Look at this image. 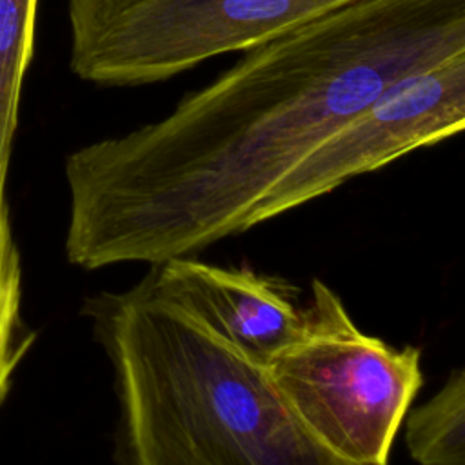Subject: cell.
Segmentation results:
<instances>
[{
  "mask_svg": "<svg viewBox=\"0 0 465 465\" xmlns=\"http://www.w3.org/2000/svg\"><path fill=\"white\" fill-rule=\"evenodd\" d=\"M456 53L465 0H356L243 51L167 116L65 158L67 260L158 265L292 211L327 134Z\"/></svg>",
  "mask_w": 465,
  "mask_h": 465,
  "instance_id": "6da1fadb",
  "label": "cell"
},
{
  "mask_svg": "<svg viewBox=\"0 0 465 465\" xmlns=\"http://www.w3.org/2000/svg\"><path fill=\"white\" fill-rule=\"evenodd\" d=\"M84 314L114 369L129 465H356L309 432L265 363L145 280Z\"/></svg>",
  "mask_w": 465,
  "mask_h": 465,
  "instance_id": "7a4b0ae2",
  "label": "cell"
},
{
  "mask_svg": "<svg viewBox=\"0 0 465 465\" xmlns=\"http://www.w3.org/2000/svg\"><path fill=\"white\" fill-rule=\"evenodd\" d=\"M307 303L305 332L267 363L274 385L331 452L356 465H389L423 383L420 349L361 332L323 282H312Z\"/></svg>",
  "mask_w": 465,
  "mask_h": 465,
  "instance_id": "3957f363",
  "label": "cell"
},
{
  "mask_svg": "<svg viewBox=\"0 0 465 465\" xmlns=\"http://www.w3.org/2000/svg\"><path fill=\"white\" fill-rule=\"evenodd\" d=\"M356 0H67L71 71L100 87L165 82Z\"/></svg>",
  "mask_w": 465,
  "mask_h": 465,
  "instance_id": "277c9868",
  "label": "cell"
},
{
  "mask_svg": "<svg viewBox=\"0 0 465 465\" xmlns=\"http://www.w3.org/2000/svg\"><path fill=\"white\" fill-rule=\"evenodd\" d=\"M463 129L465 53H456L396 80L363 111L327 134L292 176L291 209Z\"/></svg>",
  "mask_w": 465,
  "mask_h": 465,
  "instance_id": "5b68a950",
  "label": "cell"
},
{
  "mask_svg": "<svg viewBox=\"0 0 465 465\" xmlns=\"http://www.w3.org/2000/svg\"><path fill=\"white\" fill-rule=\"evenodd\" d=\"M145 282L265 365L309 325V303L298 302L294 285L251 269L178 256L153 265Z\"/></svg>",
  "mask_w": 465,
  "mask_h": 465,
  "instance_id": "8992f818",
  "label": "cell"
},
{
  "mask_svg": "<svg viewBox=\"0 0 465 465\" xmlns=\"http://www.w3.org/2000/svg\"><path fill=\"white\" fill-rule=\"evenodd\" d=\"M36 0H0V258L16 251L5 202V180L18 120L24 73L33 56Z\"/></svg>",
  "mask_w": 465,
  "mask_h": 465,
  "instance_id": "52a82bcc",
  "label": "cell"
},
{
  "mask_svg": "<svg viewBox=\"0 0 465 465\" xmlns=\"http://www.w3.org/2000/svg\"><path fill=\"white\" fill-rule=\"evenodd\" d=\"M405 441L418 465H465V372L456 369L423 405L407 411Z\"/></svg>",
  "mask_w": 465,
  "mask_h": 465,
  "instance_id": "ba28073f",
  "label": "cell"
},
{
  "mask_svg": "<svg viewBox=\"0 0 465 465\" xmlns=\"http://www.w3.org/2000/svg\"><path fill=\"white\" fill-rule=\"evenodd\" d=\"M18 251L0 260V403L4 401L15 369L29 351L35 340L20 314L22 283H20Z\"/></svg>",
  "mask_w": 465,
  "mask_h": 465,
  "instance_id": "9c48e42d",
  "label": "cell"
}]
</instances>
